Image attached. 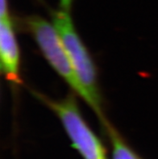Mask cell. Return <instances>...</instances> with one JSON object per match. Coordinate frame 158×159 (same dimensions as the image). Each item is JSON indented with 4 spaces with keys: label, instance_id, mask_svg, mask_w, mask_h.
I'll return each instance as SVG.
<instances>
[{
    "label": "cell",
    "instance_id": "obj_1",
    "mask_svg": "<svg viewBox=\"0 0 158 159\" xmlns=\"http://www.w3.org/2000/svg\"><path fill=\"white\" fill-rule=\"evenodd\" d=\"M53 26L60 36L77 78L88 96V105L105 128L109 125L102 112L95 65L75 30L70 13L61 10L52 13Z\"/></svg>",
    "mask_w": 158,
    "mask_h": 159
},
{
    "label": "cell",
    "instance_id": "obj_2",
    "mask_svg": "<svg viewBox=\"0 0 158 159\" xmlns=\"http://www.w3.org/2000/svg\"><path fill=\"white\" fill-rule=\"evenodd\" d=\"M58 116L72 145L83 159H106V149L101 140L86 124L73 95L53 100L36 94Z\"/></svg>",
    "mask_w": 158,
    "mask_h": 159
},
{
    "label": "cell",
    "instance_id": "obj_3",
    "mask_svg": "<svg viewBox=\"0 0 158 159\" xmlns=\"http://www.w3.org/2000/svg\"><path fill=\"white\" fill-rule=\"evenodd\" d=\"M24 24L54 70L88 104V96L77 78L64 44L53 24L37 16H28L24 19Z\"/></svg>",
    "mask_w": 158,
    "mask_h": 159
},
{
    "label": "cell",
    "instance_id": "obj_4",
    "mask_svg": "<svg viewBox=\"0 0 158 159\" xmlns=\"http://www.w3.org/2000/svg\"><path fill=\"white\" fill-rule=\"evenodd\" d=\"M0 60L1 70L13 86L22 83L20 78V52L10 14L0 17Z\"/></svg>",
    "mask_w": 158,
    "mask_h": 159
},
{
    "label": "cell",
    "instance_id": "obj_5",
    "mask_svg": "<svg viewBox=\"0 0 158 159\" xmlns=\"http://www.w3.org/2000/svg\"><path fill=\"white\" fill-rule=\"evenodd\" d=\"M106 130L112 145V153L114 159H140L129 145L123 140L117 130L109 124Z\"/></svg>",
    "mask_w": 158,
    "mask_h": 159
},
{
    "label": "cell",
    "instance_id": "obj_6",
    "mask_svg": "<svg viewBox=\"0 0 158 159\" xmlns=\"http://www.w3.org/2000/svg\"><path fill=\"white\" fill-rule=\"evenodd\" d=\"M74 0H59L60 2V10L63 11L69 12L70 13V10L72 7Z\"/></svg>",
    "mask_w": 158,
    "mask_h": 159
}]
</instances>
